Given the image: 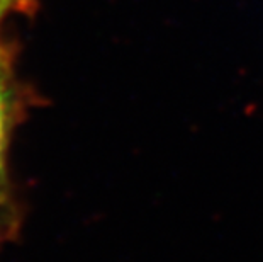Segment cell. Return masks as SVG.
Here are the masks:
<instances>
[{
  "label": "cell",
  "mask_w": 263,
  "mask_h": 262,
  "mask_svg": "<svg viewBox=\"0 0 263 262\" xmlns=\"http://www.w3.org/2000/svg\"><path fill=\"white\" fill-rule=\"evenodd\" d=\"M7 114H9L7 70H5L4 53H2V49H0V182L4 179V153H5V135H7Z\"/></svg>",
  "instance_id": "cell-1"
},
{
  "label": "cell",
  "mask_w": 263,
  "mask_h": 262,
  "mask_svg": "<svg viewBox=\"0 0 263 262\" xmlns=\"http://www.w3.org/2000/svg\"><path fill=\"white\" fill-rule=\"evenodd\" d=\"M22 2H26V0H0V19H2L4 14H7L9 10L17 7Z\"/></svg>",
  "instance_id": "cell-2"
}]
</instances>
